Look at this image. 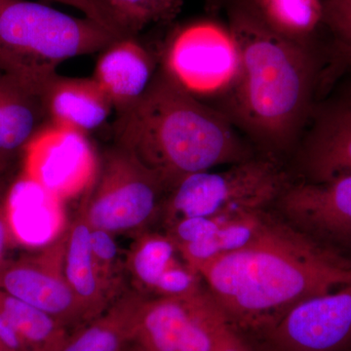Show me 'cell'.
<instances>
[{"label":"cell","instance_id":"obj_1","mask_svg":"<svg viewBox=\"0 0 351 351\" xmlns=\"http://www.w3.org/2000/svg\"><path fill=\"white\" fill-rule=\"evenodd\" d=\"M239 66L216 108L261 156H292L316 104L345 75L348 53L322 34L298 40L265 22L253 0L226 3Z\"/></svg>","mask_w":351,"mask_h":351},{"label":"cell","instance_id":"obj_2","mask_svg":"<svg viewBox=\"0 0 351 351\" xmlns=\"http://www.w3.org/2000/svg\"><path fill=\"white\" fill-rule=\"evenodd\" d=\"M198 274L228 322L257 337L300 302L351 283V258L269 215L250 243Z\"/></svg>","mask_w":351,"mask_h":351},{"label":"cell","instance_id":"obj_3","mask_svg":"<svg viewBox=\"0 0 351 351\" xmlns=\"http://www.w3.org/2000/svg\"><path fill=\"white\" fill-rule=\"evenodd\" d=\"M114 144L158 176L167 191L186 176L258 154L226 115L159 66L145 93L117 112Z\"/></svg>","mask_w":351,"mask_h":351},{"label":"cell","instance_id":"obj_4","mask_svg":"<svg viewBox=\"0 0 351 351\" xmlns=\"http://www.w3.org/2000/svg\"><path fill=\"white\" fill-rule=\"evenodd\" d=\"M121 38L90 18L29 0H0V71L40 92L69 59Z\"/></svg>","mask_w":351,"mask_h":351},{"label":"cell","instance_id":"obj_5","mask_svg":"<svg viewBox=\"0 0 351 351\" xmlns=\"http://www.w3.org/2000/svg\"><path fill=\"white\" fill-rule=\"evenodd\" d=\"M293 181L283 162L256 154L223 171L186 176L168 191L161 216L170 226L184 218L267 210Z\"/></svg>","mask_w":351,"mask_h":351},{"label":"cell","instance_id":"obj_6","mask_svg":"<svg viewBox=\"0 0 351 351\" xmlns=\"http://www.w3.org/2000/svg\"><path fill=\"white\" fill-rule=\"evenodd\" d=\"M167 193L156 173L114 144L100 157L98 173L78 212L90 228L114 235L141 233L160 216Z\"/></svg>","mask_w":351,"mask_h":351},{"label":"cell","instance_id":"obj_7","mask_svg":"<svg viewBox=\"0 0 351 351\" xmlns=\"http://www.w3.org/2000/svg\"><path fill=\"white\" fill-rule=\"evenodd\" d=\"M225 320L204 287L188 297L147 295L133 341L143 351H213Z\"/></svg>","mask_w":351,"mask_h":351},{"label":"cell","instance_id":"obj_8","mask_svg":"<svg viewBox=\"0 0 351 351\" xmlns=\"http://www.w3.org/2000/svg\"><path fill=\"white\" fill-rule=\"evenodd\" d=\"M160 66L197 98L217 97L232 82L239 57L228 27L201 21L176 32Z\"/></svg>","mask_w":351,"mask_h":351},{"label":"cell","instance_id":"obj_9","mask_svg":"<svg viewBox=\"0 0 351 351\" xmlns=\"http://www.w3.org/2000/svg\"><path fill=\"white\" fill-rule=\"evenodd\" d=\"M292 156L299 181L351 174V82L345 75L316 104Z\"/></svg>","mask_w":351,"mask_h":351},{"label":"cell","instance_id":"obj_10","mask_svg":"<svg viewBox=\"0 0 351 351\" xmlns=\"http://www.w3.org/2000/svg\"><path fill=\"white\" fill-rule=\"evenodd\" d=\"M99 164L87 134L50 123L27 147L20 175L63 201L90 188Z\"/></svg>","mask_w":351,"mask_h":351},{"label":"cell","instance_id":"obj_11","mask_svg":"<svg viewBox=\"0 0 351 351\" xmlns=\"http://www.w3.org/2000/svg\"><path fill=\"white\" fill-rule=\"evenodd\" d=\"M263 351H345L351 346V283L300 302L258 335Z\"/></svg>","mask_w":351,"mask_h":351},{"label":"cell","instance_id":"obj_12","mask_svg":"<svg viewBox=\"0 0 351 351\" xmlns=\"http://www.w3.org/2000/svg\"><path fill=\"white\" fill-rule=\"evenodd\" d=\"M63 235L34 255L10 260L0 272V290L40 309L69 332L88 322L64 271Z\"/></svg>","mask_w":351,"mask_h":351},{"label":"cell","instance_id":"obj_13","mask_svg":"<svg viewBox=\"0 0 351 351\" xmlns=\"http://www.w3.org/2000/svg\"><path fill=\"white\" fill-rule=\"evenodd\" d=\"M276 203L323 246L345 257V251L351 253V174L323 182L293 181Z\"/></svg>","mask_w":351,"mask_h":351},{"label":"cell","instance_id":"obj_14","mask_svg":"<svg viewBox=\"0 0 351 351\" xmlns=\"http://www.w3.org/2000/svg\"><path fill=\"white\" fill-rule=\"evenodd\" d=\"M48 124L40 92L0 71V182L17 179L27 147Z\"/></svg>","mask_w":351,"mask_h":351},{"label":"cell","instance_id":"obj_15","mask_svg":"<svg viewBox=\"0 0 351 351\" xmlns=\"http://www.w3.org/2000/svg\"><path fill=\"white\" fill-rule=\"evenodd\" d=\"M158 66L154 54L137 36H121L101 51L92 78L120 112L145 93Z\"/></svg>","mask_w":351,"mask_h":351},{"label":"cell","instance_id":"obj_16","mask_svg":"<svg viewBox=\"0 0 351 351\" xmlns=\"http://www.w3.org/2000/svg\"><path fill=\"white\" fill-rule=\"evenodd\" d=\"M41 96L50 123L87 134L107 122L114 110L110 99L93 78L55 75Z\"/></svg>","mask_w":351,"mask_h":351},{"label":"cell","instance_id":"obj_17","mask_svg":"<svg viewBox=\"0 0 351 351\" xmlns=\"http://www.w3.org/2000/svg\"><path fill=\"white\" fill-rule=\"evenodd\" d=\"M91 228L77 212L64 230V271L88 322L106 311L120 294L101 277L90 245Z\"/></svg>","mask_w":351,"mask_h":351},{"label":"cell","instance_id":"obj_18","mask_svg":"<svg viewBox=\"0 0 351 351\" xmlns=\"http://www.w3.org/2000/svg\"><path fill=\"white\" fill-rule=\"evenodd\" d=\"M147 295L122 292L100 315L69 332L57 351H122L133 341Z\"/></svg>","mask_w":351,"mask_h":351},{"label":"cell","instance_id":"obj_19","mask_svg":"<svg viewBox=\"0 0 351 351\" xmlns=\"http://www.w3.org/2000/svg\"><path fill=\"white\" fill-rule=\"evenodd\" d=\"M0 309L29 351H57L69 331L40 309L0 290Z\"/></svg>","mask_w":351,"mask_h":351},{"label":"cell","instance_id":"obj_20","mask_svg":"<svg viewBox=\"0 0 351 351\" xmlns=\"http://www.w3.org/2000/svg\"><path fill=\"white\" fill-rule=\"evenodd\" d=\"M174 240L168 233L143 232L132 245L127 257V269L133 279L135 290L152 294L159 278L166 269L177 262Z\"/></svg>","mask_w":351,"mask_h":351},{"label":"cell","instance_id":"obj_21","mask_svg":"<svg viewBox=\"0 0 351 351\" xmlns=\"http://www.w3.org/2000/svg\"><path fill=\"white\" fill-rule=\"evenodd\" d=\"M267 24L289 38H317L323 25L322 0H253Z\"/></svg>","mask_w":351,"mask_h":351},{"label":"cell","instance_id":"obj_22","mask_svg":"<svg viewBox=\"0 0 351 351\" xmlns=\"http://www.w3.org/2000/svg\"><path fill=\"white\" fill-rule=\"evenodd\" d=\"M123 36H137L152 25L169 24L180 15L182 0H101Z\"/></svg>","mask_w":351,"mask_h":351},{"label":"cell","instance_id":"obj_23","mask_svg":"<svg viewBox=\"0 0 351 351\" xmlns=\"http://www.w3.org/2000/svg\"><path fill=\"white\" fill-rule=\"evenodd\" d=\"M90 245L95 263L104 280L114 292L120 294L117 276L119 247L115 240V235L107 230L91 228Z\"/></svg>","mask_w":351,"mask_h":351},{"label":"cell","instance_id":"obj_24","mask_svg":"<svg viewBox=\"0 0 351 351\" xmlns=\"http://www.w3.org/2000/svg\"><path fill=\"white\" fill-rule=\"evenodd\" d=\"M202 282L197 271L178 260L164 271L152 295L154 297H188L200 291L203 288Z\"/></svg>","mask_w":351,"mask_h":351},{"label":"cell","instance_id":"obj_25","mask_svg":"<svg viewBox=\"0 0 351 351\" xmlns=\"http://www.w3.org/2000/svg\"><path fill=\"white\" fill-rule=\"evenodd\" d=\"M323 25L335 40L351 49V0H322Z\"/></svg>","mask_w":351,"mask_h":351},{"label":"cell","instance_id":"obj_26","mask_svg":"<svg viewBox=\"0 0 351 351\" xmlns=\"http://www.w3.org/2000/svg\"><path fill=\"white\" fill-rule=\"evenodd\" d=\"M14 181L0 182V272L10 258H7L9 249L18 241L11 216L9 193Z\"/></svg>","mask_w":351,"mask_h":351},{"label":"cell","instance_id":"obj_27","mask_svg":"<svg viewBox=\"0 0 351 351\" xmlns=\"http://www.w3.org/2000/svg\"><path fill=\"white\" fill-rule=\"evenodd\" d=\"M54 1L77 9L78 11L84 14L85 17L94 20L95 22L104 25L108 31L121 36L119 27L115 24L110 11L101 0H54Z\"/></svg>","mask_w":351,"mask_h":351},{"label":"cell","instance_id":"obj_28","mask_svg":"<svg viewBox=\"0 0 351 351\" xmlns=\"http://www.w3.org/2000/svg\"><path fill=\"white\" fill-rule=\"evenodd\" d=\"M213 351H263L260 346L252 343L246 334L223 321L217 337Z\"/></svg>","mask_w":351,"mask_h":351},{"label":"cell","instance_id":"obj_29","mask_svg":"<svg viewBox=\"0 0 351 351\" xmlns=\"http://www.w3.org/2000/svg\"><path fill=\"white\" fill-rule=\"evenodd\" d=\"M228 1H230V0H205L208 8L211 9V10H214V9H218L219 7L223 5L226 6Z\"/></svg>","mask_w":351,"mask_h":351},{"label":"cell","instance_id":"obj_30","mask_svg":"<svg viewBox=\"0 0 351 351\" xmlns=\"http://www.w3.org/2000/svg\"><path fill=\"white\" fill-rule=\"evenodd\" d=\"M122 351H143L133 341H131L130 343H127L125 348L122 350Z\"/></svg>","mask_w":351,"mask_h":351},{"label":"cell","instance_id":"obj_31","mask_svg":"<svg viewBox=\"0 0 351 351\" xmlns=\"http://www.w3.org/2000/svg\"><path fill=\"white\" fill-rule=\"evenodd\" d=\"M345 75H346V77H348V80H350V82H351V60H350V66H348V69H346V71Z\"/></svg>","mask_w":351,"mask_h":351},{"label":"cell","instance_id":"obj_32","mask_svg":"<svg viewBox=\"0 0 351 351\" xmlns=\"http://www.w3.org/2000/svg\"><path fill=\"white\" fill-rule=\"evenodd\" d=\"M0 351H9V350H7L5 346H4L3 345H2L1 343H0Z\"/></svg>","mask_w":351,"mask_h":351},{"label":"cell","instance_id":"obj_33","mask_svg":"<svg viewBox=\"0 0 351 351\" xmlns=\"http://www.w3.org/2000/svg\"><path fill=\"white\" fill-rule=\"evenodd\" d=\"M345 351H351V346L348 348V350H346Z\"/></svg>","mask_w":351,"mask_h":351}]
</instances>
